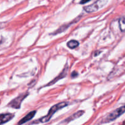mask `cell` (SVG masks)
I'll return each mask as SVG.
<instances>
[{
    "instance_id": "cell-6",
    "label": "cell",
    "mask_w": 125,
    "mask_h": 125,
    "mask_svg": "<svg viewBox=\"0 0 125 125\" xmlns=\"http://www.w3.org/2000/svg\"><path fill=\"white\" fill-rule=\"evenodd\" d=\"M13 117V115L12 114H0V125L6 123L10 120Z\"/></svg>"
},
{
    "instance_id": "cell-11",
    "label": "cell",
    "mask_w": 125,
    "mask_h": 125,
    "mask_svg": "<svg viewBox=\"0 0 125 125\" xmlns=\"http://www.w3.org/2000/svg\"><path fill=\"white\" fill-rule=\"evenodd\" d=\"M77 76H78V73H77L76 72H74L72 73V77H73V78H75V77Z\"/></svg>"
},
{
    "instance_id": "cell-8",
    "label": "cell",
    "mask_w": 125,
    "mask_h": 125,
    "mask_svg": "<svg viewBox=\"0 0 125 125\" xmlns=\"http://www.w3.org/2000/svg\"><path fill=\"white\" fill-rule=\"evenodd\" d=\"M84 111H78V112H76L75 114H74L73 115H72L71 117H70L69 118H67V119L66 120V121H67V122H70V121L73 120H74V119H76V118H78V117H81V116L82 115L84 114Z\"/></svg>"
},
{
    "instance_id": "cell-9",
    "label": "cell",
    "mask_w": 125,
    "mask_h": 125,
    "mask_svg": "<svg viewBox=\"0 0 125 125\" xmlns=\"http://www.w3.org/2000/svg\"><path fill=\"white\" fill-rule=\"evenodd\" d=\"M78 45H79V42L78 41H76V40H70V41H69L67 43V46L71 49L75 48Z\"/></svg>"
},
{
    "instance_id": "cell-5",
    "label": "cell",
    "mask_w": 125,
    "mask_h": 125,
    "mask_svg": "<svg viewBox=\"0 0 125 125\" xmlns=\"http://www.w3.org/2000/svg\"><path fill=\"white\" fill-rule=\"evenodd\" d=\"M35 113H36V111H32V112H29L28 114H27L25 117H23V118L18 122V125H23V123H26L27 122H28V121H29L30 120H31L32 118L34 117V116L35 115Z\"/></svg>"
},
{
    "instance_id": "cell-4",
    "label": "cell",
    "mask_w": 125,
    "mask_h": 125,
    "mask_svg": "<svg viewBox=\"0 0 125 125\" xmlns=\"http://www.w3.org/2000/svg\"><path fill=\"white\" fill-rule=\"evenodd\" d=\"M100 1H96V2H94V4L91 5H89V6H85L84 7V9L87 12H94L95 11L98 10L100 7H101L102 6L99 5Z\"/></svg>"
},
{
    "instance_id": "cell-12",
    "label": "cell",
    "mask_w": 125,
    "mask_h": 125,
    "mask_svg": "<svg viewBox=\"0 0 125 125\" xmlns=\"http://www.w3.org/2000/svg\"><path fill=\"white\" fill-rule=\"evenodd\" d=\"M90 1H81L80 3L81 4H84V3H86V2H89Z\"/></svg>"
},
{
    "instance_id": "cell-3",
    "label": "cell",
    "mask_w": 125,
    "mask_h": 125,
    "mask_svg": "<svg viewBox=\"0 0 125 125\" xmlns=\"http://www.w3.org/2000/svg\"><path fill=\"white\" fill-rule=\"evenodd\" d=\"M28 95V94H22L20 95L19 96H17L15 99H13L12 101H11L8 104L9 106L15 109H19L20 107L21 104L23 100L25 98L26 96Z\"/></svg>"
},
{
    "instance_id": "cell-1",
    "label": "cell",
    "mask_w": 125,
    "mask_h": 125,
    "mask_svg": "<svg viewBox=\"0 0 125 125\" xmlns=\"http://www.w3.org/2000/svg\"><path fill=\"white\" fill-rule=\"evenodd\" d=\"M67 105H68V103L67 102H61L57 104H55L54 106L51 107V108L50 109L48 114L46 116H45V117H42V118L39 119L38 120V122H39V123H46V122H48L50 120V118H51L52 115L55 112H57L59 110L63 108V107H65Z\"/></svg>"
},
{
    "instance_id": "cell-7",
    "label": "cell",
    "mask_w": 125,
    "mask_h": 125,
    "mask_svg": "<svg viewBox=\"0 0 125 125\" xmlns=\"http://www.w3.org/2000/svg\"><path fill=\"white\" fill-rule=\"evenodd\" d=\"M67 68H65V69L63 70V72H62V73H61V74H59V76L56 77V79H54V80H52V81L50 82V84H48L47 85H52V84H55V83H56V82L57 81L59 80V79H62V78H63V77L65 76H66V73H67V72H67Z\"/></svg>"
},
{
    "instance_id": "cell-10",
    "label": "cell",
    "mask_w": 125,
    "mask_h": 125,
    "mask_svg": "<svg viewBox=\"0 0 125 125\" xmlns=\"http://www.w3.org/2000/svg\"><path fill=\"white\" fill-rule=\"evenodd\" d=\"M118 23H119V27L121 31L125 32V17H122L118 20Z\"/></svg>"
},
{
    "instance_id": "cell-2",
    "label": "cell",
    "mask_w": 125,
    "mask_h": 125,
    "mask_svg": "<svg viewBox=\"0 0 125 125\" xmlns=\"http://www.w3.org/2000/svg\"><path fill=\"white\" fill-rule=\"evenodd\" d=\"M125 112V106H122V107H119V108L115 110L114 111L111 112L109 115H107V117L105 118L104 122L105 123H109V122H111V121H114L119 117L120 116L122 115Z\"/></svg>"
}]
</instances>
